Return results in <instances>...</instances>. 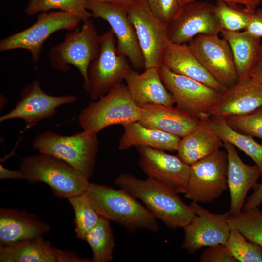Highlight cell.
Returning a JSON list of instances; mask_svg holds the SVG:
<instances>
[{"instance_id":"cell-1","label":"cell","mask_w":262,"mask_h":262,"mask_svg":"<svg viewBox=\"0 0 262 262\" xmlns=\"http://www.w3.org/2000/svg\"><path fill=\"white\" fill-rule=\"evenodd\" d=\"M120 188L141 200L156 219L172 229L183 228L195 215L173 188L152 178L140 180L129 173H122L115 180Z\"/></svg>"},{"instance_id":"cell-2","label":"cell","mask_w":262,"mask_h":262,"mask_svg":"<svg viewBox=\"0 0 262 262\" xmlns=\"http://www.w3.org/2000/svg\"><path fill=\"white\" fill-rule=\"evenodd\" d=\"M86 193L100 217L119 224L130 232L138 229L153 232L158 231L157 219L137 199L124 189L90 183Z\"/></svg>"},{"instance_id":"cell-3","label":"cell","mask_w":262,"mask_h":262,"mask_svg":"<svg viewBox=\"0 0 262 262\" xmlns=\"http://www.w3.org/2000/svg\"><path fill=\"white\" fill-rule=\"evenodd\" d=\"M20 168L29 182L46 184L60 198L84 193L90 183L65 161L44 153L23 158Z\"/></svg>"},{"instance_id":"cell-4","label":"cell","mask_w":262,"mask_h":262,"mask_svg":"<svg viewBox=\"0 0 262 262\" xmlns=\"http://www.w3.org/2000/svg\"><path fill=\"white\" fill-rule=\"evenodd\" d=\"M98 146L97 134L85 130L68 136L47 131L38 135L32 143L40 153L65 161L88 180L93 174Z\"/></svg>"},{"instance_id":"cell-5","label":"cell","mask_w":262,"mask_h":262,"mask_svg":"<svg viewBox=\"0 0 262 262\" xmlns=\"http://www.w3.org/2000/svg\"><path fill=\"white\" fill-rule=\"evenodd\" d=\"M80 113L78 120L83 130L98 134L114 125L139 121L141 108L132 99L126 85L119 83Z\"/></svg>"},{"instance_id":"cell-6","label":"cell","mask_w":262,"mask_h":262,"mask_svg":"<svg viewBox=\"0 0 262 262\" xmlns=\"http://www.w3.org/2000/svg\"><path fill=\"white\" fill-rule=\"evenodd\" d=\"M116 40L111 29L99 36V52L89 66L87 82L83 84L93 101L122 83L131 69L128 59L118 52Z\"/></svg>"},{"instance_id":"cell-7","label":"cell","mask_w":262,"mask_h":262,"mask_svg":"<svg viewBox=\"0 0 262 262\" xmlns=\"http://www.w3.org/2000/svg\"><path fill=\"white\" fill-rule=\"evenodd\" d=\"M80 30L70 31L64 40L53 47L49 52L51 67L66 72L70 65L75 66L83 78L88 81L89 66L97 56L99 49V36L90 19L83 22Z\"/></svg>"},{"instance_id":"cell-8","label":"cell","mask_w":262,"mask_h":262,"mask_svg":"<svg viewBox=\"0 0 262 262\" xmlns=\"http://www.w3.org/2000/svg\"><path fill=\"white\" fill-rule=\"evenodd\" d=\"M81 21L77 16L61 11L40 13L33 24L2 39L0 50L4 52L15 49H25L30 52L33 61L37 62L43 44L51 34L61 30H75Z\"/></svg>"},{"instance_id":"cell-9","label":"cell","mask_w":262,"mask_h":262,"mask_svg":"<svg viewBox=\"0 0 262 262\" xmlns=\"http://www.w3.org/2000/svg\"><path fill=\"white\" fill-rule=\"evenodd\" d=\"M130 20L137 35L145 63V69L159 68L170 43L168 25L160 20L151 10L147 0H133L128 8Z\"/></svg>"},{"instance_id":"cell-10","label":"cell","mask_w":262,"mask_h":262,"mask_svg":"<svg viewBox=\"0 0 262 262\" xmlns=\"http://www.w3.org/2000/svg\"><path fill=\"white\" fill-rule=\"evenodd\" d=\"M227 155L220 149L190 165L185 196L197 203H210L228 188Z\"/></svg>"},{"instance_id":"cell-11","label":"cell","mask_w":262,"mask_h":262,"mask_svg":"<svg viewBox=\"0 0 262 262\" xmlns=\"http://www.w3.org/2000/svg\"><path fill=\"white\" fill-rule=\"evenodd\" d=\"M223 28L215 12V4L196 0L182 5L168 25L171 43L184 44L199 34H218Z\"/></svg>"},{"instance_id":"cell-12","label":"cell","mask_w":262,"mask_h":262,"mask_svg":"<svg viewBox=\"0 0 262 262\" xmlns=\"http://www.w3.org/2000/svg\"><path fill=\"white\" fill-rule=\"evenodd\" d=\"M188 46L210 75L225 88L238 82L232 52L225 39L218 34H199Z\"/></svg>"},{"instance_id":"cell-13","label":"cell","mask_w":262,"mask_h":262,"mask_svg":"<svg viewBox=\"0 0 262 262\" xmlns=\"http://www.w3.org/2000/svg\"><path fill=\"white\" fill-rule=\"evenodd\" d=\"M86 7L93 17L109 23L116 37L118 52L126 57L136 69L145 68L136 32L128 16V7L92 0H87Z\"/></svg>"},{"instance_id":"cell-14","label":"cell","mask_w":262,"mask_h":262,"mask_svg":"<svg viewBox=\"0 0 262 262\" xmlns=\"http://www.w3.org/2000/svg\"><path fill=\"white\" fill-rule=\"evenodd\" d=\"M158 69L177 107L199 118L207 115L220 94L198 81L172 72L163 64Z\"/></svg>"},{"instance_id":"cell-15","label":"cell","mask_w":262,"mask_h":262,"mask_svg":"<svg viewBox=\"0 0 262 262\" xmlns=\"http://www.w3.org/2000/svg\"><path fill=\"white\" fill-rule=\"evenodd\" d=\"M77 99L72 95H49L42 89L39 81L35 80L22 88L20 99L12 109L0 116V122L20 119L24 121L26 129H30L53 116L58 107L73 103Z\"/></svg>"},{"instance_id":"cell-16","label":"cell","mask_w":262,"mask_h":262,"mask_svg":"<svg viewBox=\"0 0 262 262\" xmlns=\"http://www.w3.org/2000/svg\"><path fill=\"white\" fill-rule=\"evenodd\" d=\"M195 215L184 227L182 248L192 254L205 246L225 244L231 227L228 222L229 212L213 214L192 201L190 205Z\"/></svg>"},{"instance_id":"cell-17","label":"cell","mask_w":262,"mask_h":262,"mask_svg":"<svg viewBox=\"0 0 262 262\" xmlns=\"http://www.w3.org/2000/svg\"><path fill=\"white\" fill-rule=\"evenodd\" d=\"M138 163L148 177L168 185L178 193L186 191L190 165L178 155L146 146H136Z\"/></svg>"},{"instance_id":"cell-18","label":"cell","mask_w":262,"mask_h":262,"mask_svg":"<svg viewBox=\"0 0 262 262\" xmlns=\"http://www.w3.org/2000/svg\"><path fill=\"white\" fill-rule=\"evenodd\" d=\"M75 252L60 250L42 237L0 244V262H88Z\"/></svg>"},{"instance_id":"cell-19","label":"cell","mask_w":262,"mask_h":262,"mask_svg":"<svg viewBox=\"0 0 262 262\" xmlns=\"http://www.w3.org/2000/svg\"><path fill=\"white\" fill-rule=\"evenodd\" d=\"M261 106L262 85L250 77L220 93L207 115L225 119L248 114Z\"/></svg>"},{"instance_id":"cell-20","label":"cell","mask_w":262,"mask_h":262,"mask_svg":"<svg viewBox=\"0 0 262 262\" xmlns=\"http://www.w3.org/2000/svg\"><path fill=\"white\" fill-rule=\"evenodd\" d=\"M223 147L228 160L227 182L230 194L229 213L236 215L242 211L247 193L257 184L262 173L256 164H245L231 144L223 142Z\"/></svg>"},{"instance_id":"cell-21","label":"cell","mask_w":262,"mask_h":262,"mask_svg":"<svg viewBox=\"0 0 262 262\" xmlns=\"http://www.w3.org/2000/svg\"><path fill=\"white\" fill-rule=\"evenodd\" d=\"M200 118L178 107L149 105L141 107L139 122L143 125L180 138L194 130Z\"/></svg>"},{"instance_id":"cell-22","label":"cell","mask_w":262,"mask_h":262,"mask_svg":"<svg viewBox=\"0 0 262 262\" xmlns=\"http://www.w3.org/2000/svg\"><path fill=\"white\" fill-rule=\"evenodd\" d=\"M124 81L132 99L141 108L149 105L171 106L175 104L157 68L145 69L141 73L131 68Z\"/></svg>"},{"instance_id":"cell-23","label":"cell","mask_w":262,"mask_h":262,"mask_svg":"<svg viewBox=\"0 0 262 262\" xmlns=\"http://www.w3.org/2000/svg\"><path fill=\"white\" fill-rule=\"evenodd\" d=\"M50 229L49 224L26 210L0 209V244L42 237Z\"/></svg>"},{"instance_id":"cell-24","label":"cell","mask_w":262,"mask_h":262,"mask_svg":"<svg viewBox=\"0 0 262 262\" xmlns=\"http://www.w3.org/2000/svg\"><path fill=\"white\" fill-rule=\"evenodd\" d=\"M162 64L172 72L198 81L219 92L226 89L207 71L188 45L170 42L164 51Z\"/></svg>"},{"instance_id":"cell-25","label":"cell","mask_w":262,"mask_h":262,"mask_svg":"<svg viewBox=\"0 0 262 262\" xmlns=\"http://www.w3.org/2000/svg\"><path fill=\"white\" fill-rule=\"evenodd\" d=\"M223 147L220 138L210 124V116L200 117L197 127L180 138L176 151L186 164L191 165Z\"/></svg>"},{"instance_id":"cell-26","label":"cell","mask_w":262,"mask_h":262,"mask_svg":"<svg viewBox=\"0 0 262 262\" xmlns=\"http://www.w3.org/2000/svg\"><path fill=\"white\" fill-rule=\"evenodd\" d=\"M221 33L230 46L238 82L250 78L262 46L261 38L253 36L244 30L242 32L222 30Z\"/></svg>"},{"instance_id":"cell-27","label":"cell","mask_w":262,"mask_h":262,"mask_svg":"<svg viewBox=\"0 0 262 262\" xmlns=\"http://www.w3.org/2000/svg\"><path fill=\"white\" fill-rule=\"evenodd\" d=\"M124 132L118 143V148L127 150L133 146H146L154 148L176 151L180 138L143 125L139 121L123 126Z\"/></svg>"},{"instance_id":"cell-28","label":"cell","mask_w":262,"mask_h":262,"mask_svg":"<svg viewBox=\"0 0 262 262\" xmlns=\"http://www.w3.org/2000/svg\"><path fill=\"white\" fill-rule=\"evenodd\" d=\"M210 121L223 142L231 144L250 157L262 173V144L255 141L253 137L234 130L224 119L210 117Z\"/></svg>"},{"instance_id":"cell-29","label":"cell","mask_w":262,"mask_h":262,"mask_svg":"<svg viewBox=\"0 0 262 262\" xmlns=\"http://www.w3.org/2000/svg\"><path fill=\"white\" fill-rule=\"evenodd\" d=\"M92 251L93 262H108L113 259L115 243L110 221L100 217L85 239Z\"/></svg>"},{"instance_id":"cell-30","label":"cell","mask_w":262,"mask_h":262,"mask_svg":"<svg viewBox=\"0 0 262 262\" xmlns=\"http://www.w3.org/2000/svg\"><path fill=\"white\" fill-rule=\"evenodd\" d=\"M86 2L87 0H30L25 12L33 16L51 10H59L73 15L85 22L93 17L86 7Z\"/></svg>"},{"instance_id":"cell-31","label":"cell","mask_w":262,"mask_h":262,"mask_svg":"<svg viewBox=\"0 0 262 262\" xmlns=\"http://www.w3.org/2000/svg\"><path fill=\"white\" fill-rule=\"evenodd\" d=\"M67 199L74 212L76 237L84 240L87 233L98 223L100 216L92 205L86 192Z\"/></svg>"},{"instance_id":"cell-32","label":"cell","mask_w":262,"mask_h":262,"mask_svg":"<svg viewBox=\"0 0 262 262\" xmlns=\"http://www.w3.org/2000/svg\"><path fill=\"white\" fill-rule=\"evenodd\" d=\"M231 228L240 232L247 239L262 246V212L258 207L238 214L231 215L228 219Z\"/></svg>"},{"instance_id":"cell-33","label":"cell","mask_w":262,"mask_h":262,"mask_svg":"<svg viewBox=\"0 0 262 262\" xmlns=\"http://www.w3.org/2000/svg\"><path fill=\"white\" fill-rule=\"evenodd\" d=\"M254 10L239 4L217 1L215 12L223 30L238 32L248 25Z\"/></svg>"},{"instance_id":"cell-34","label":"cell","mask_w":262,"mask_h":262,"mask_svg":"<svg viewBox=\"0 0 262 262\" xmlns=\"http://www.w3.org/2000/svg\"><path fill=\"white\" fill-rule=\"evenodd\" d=\"M224 245L237 262H262V246L248 240L235 229L231 228Z\"/></svg>"},{"instance_id":"cell-35","label":"cell","mask_w":262,"mask_h":262,"mask_svg":"<svg viewBox=\"0 0 262 262\" xmlns=\"http://www.w3.org/2000/svg\"><path fill=\"white\" fill-rule=\"evenodd\" d=\"M224 120L234 130L262 140V106L248 114Z\"/></svg>"},{"instance_id":"cell-36","label":"cell","mask_w":262,"mask_h":262,"mask_svg":"<svg viewBox=\"0 0 262 262\" xmlns=\"http://www.w3.org/2000/svg\"><path fill=\"white\" fill-rule=\"evenodd\" d=\"M153 14L168 25L178 13L181 6L178 0H147Z\"/></svg>"},{"instance_id":"cell-37","label":"cell","mask_w":262,"mask_h":262,"mask_svg":"<svg viewBox=\"0 0 262 262\" xmlns=\"http://www.w3.org/2000/svg\"><path fill=\"white\" fill-rule=\"evenodd\" d=\"M200 261L201 262H237L228 253L224 244L208 246L202 251Z\"/></svg>"},{"instance_id":"cell-38","label":"cell","mask_w":262,"mask_h":262,"mask_svg":"<svg viewBox=\"0 0 262 262\" xmlns=\"http://www.w3.org/2000/svg\"><path fill=\"white\" fill-rule=\"evenodd\" d=\"M244 31L256 37H262V9L256 8L253 11L249 22Z\"/></svg>"},{"instance_id":"cell-39","label":"cell","mask_w":262,"mask_h":262,"mask_svg":"<svg viewBox=\"0 0 262 262\" xmlns=\"http://www.w3.org/2000/svg\"><path fill=\"white\" fill-rule=\"evenodd\" d=\"M253 193L248 197L244 205L243 211H246L259 206L262 203V183L258 184L253 188Z\"/></svg>"},{"instance_id":"cell-40","label":"cell","mask_w":262,"mask_h":262,"mask_svg":"<svg viewBox=\"0 0 262 262\" xmlns=\"http://www.w3.org/2000/svg\"><path fill=\"white\" fill-rule=\"evenodd\" d=\"M196 0H178L180 6L185 3ZM229 3L239 4L251 10L255 9L261 3L262 0H216Z\"/></svg>"},{"instance_id":"cell-41","label":"cell","mask_w":262,"mask_h":262,"mask_svg":"<svg viewBox=\"0 0 262 262\" xmlns=\"http://www.w3.org/2000/svg\"><path fill=\"white\" fill-rule=\"evenodd\" d=\"M0 178L1 179H23L25 176L23 172L20 170H9L0 164Z\"/></svg>"},{"instance_id":"cell-42","label":"cell","mask_w":262,"mask_h":262,"mask_svg":"<svg viewBox=\"0 0 262 262\" xmlns=\"http://www.w3.org/2000/svg\"><path fill=\"white\" fill-rule=\"evenodd\" d=\"M250 77L262 85V46L257 61L251 73Z\"/></svg>"},{"instance_id":"cell-43","label":"cell","mask_w":262,"mask_h":262,"mask_svg":"<svg viewBox=\"0 0 262 262\" xmlns=\"http://www.w3.org/2000/svg\"><path fill=\"white\" fill-rule=\"evenodd\" d=\"M99 2H103L112 3L116 5H121L126 7H129L132 3L133 0H87Z\"/></svg>"}]
</instances>
